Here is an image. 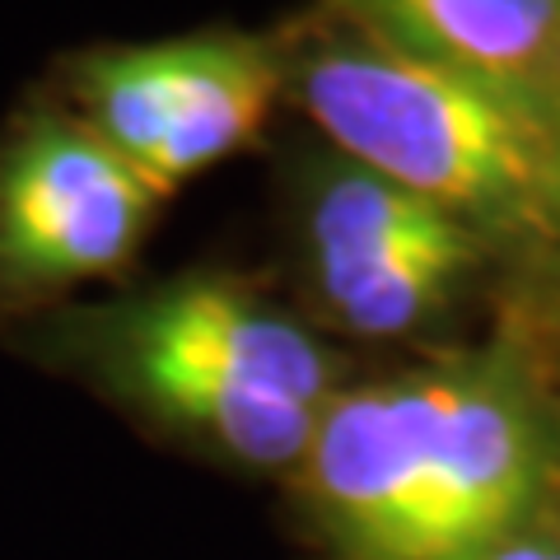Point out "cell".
<instances>
[{
    "mask_svg": "<svg viewBox=\"0 0 560 560\" xmlns=\"http://www.w3.org/2000/svg\"><path fill=\"white\" fill-rule=\"evenodd\" d=\"M160 201L84 117H33L0 150V280L57 290L113 276L136 257Z\"/></svg>",
    "mask_w": 560,
    "mask_h": 560,
    "instance_id": "3957f363",
    "label": "cell"
},
{
    "mask_svg": "<svg viewBox=\"0 0 560 560\" xmlns=\"http://www.w3.org/2000/svg\"><path fill=\"white\" fill-rule=\"evenodd\" d=\"M467 267L471 224H453V230L425 238L420 248L393 257L388 267L355 280L337 300H327V308L341 327L360 331V337H401L448 300V290L458 285Z\"/></svg>",
    "mask_w": 560,
    "mask_h": 560,
    "instance_id": "ba28073f",
    "label": "cell"
},
{
    "mask_svg": "<svg viewBox=\"0 0 560 560\" xmlns=\"http://www.w3.org/2000/svg\"><path fill=\"white\" fill-rule=\"evenodd\" d=\"M467 224L448 215L434 201L397 187L378 173L350 164V160H323L313 173L308 201H304V238L313 261V285L323 304L337 300L355 280L388 267L393 257L420 248L425 238Z\"/></svg>",
    "mask_w": 560,
    "mask_h": 560,
    "instance_id": "8992f818",
    "label": "cell"
},
{
    "mask_svg": "<svg viewBox=\"0 0 560 560\" xmlns=\"http://www.w3.org/2000/svg\"><path fill=\"white\" fill-rule=\"evenodd\" d=\"M547 127H551V183H547V215L560 220V51L547 80Z\"/></svg>",
    "mask_w": 560,
    "mask_h": 560,
    "instance_id": "9c48e42d",
    "label": "cell"
},
{
    "mask_svg": "<svg viewBox=\"0 0 560 560\" xmlns=\"http://www.w3.org/2000/svg\"><path fill=\"white\" fill-rule=\"evenodd\" d=\"M220 47L224 33L90 51L75 66V94L84 121L131 168H140L183 121L187 103L197 98L201 80L210 75V66L220 61Z\"/></svg>",
    "mask_w": 560,
    "mask_h": 560,
    "instance_id": "52a82bcc",
    "label": "cell"
},
{
    "mask_svg": "<svg viewBox=\"0 0 560 560\" xmlns=\"http://www.w3.org/2000/svg\"><path fill=\"white\" fill-rule=\"evenodd\" d=\"M285 94L341 160L467 224L547 215V108L350 28L285 51Z\"/></svg>",
    "mask_w": 560,
    "mask_h": 560,
    "instance_id": "6da1fadb",
    "label": "cell"
},
{
    "mask_svg": "<svg viewBox=\"0 0 560 560\" xmlns=\"http://www.w3.org/2000/svg\"><path fill=\"white\" fill-rule=\"evenodd\" d=\"M304 481L346 560H444L453 364L331 397L304 453Z\"/></svg>",
    "mask_w": 560,
    "mask_h": 560,
    "instance_id": "7a4b0ae2",
    "label": "cell"
},
{
    "mask_svg": "<svg viewBox=\"0 0 560 560\" xmlns=\"http://www.w3.org/2000/svg\"><path fill=\"white\" fill-rule=\"evenodd\" d=\"M477 560H560V537L523 528V533H514L510 541H500V547H490Z\"/></svg>",
    "mask_w": 560,
    "mask_h": 560,
    "instance_id": "30bf717a",
    "label": "cell"
},
{
    "mask_svg": "<svg viewBox=\"0 0 560 560\" xmlns=\"http://www.w3.org/2000/svg\"><path fill=\"white\" fill-rule=\"evenodd\" d=\"M350 28L547 108L560 0H337Z\"/></svg>",
    "mask_w": 560,
    "mask_h": 560,
    "instance_id": "5b68a950",
    "label": "cell"
},
{
    "mask_svg": "<svg viewBox=\"0 0 560 560\" xmlns=\"http://www.w3.org/2000/svg\"><path fill=\"white\" fill-rule=\"evenodd\" d=\"M103 360L168 364L243 388L276 393L304 407L331 401V360L294 318L224 280H183L164 294L136 300L108 318Z\"/></svg>",
    "mask_w": 560,
    "mask_h": 560,
    "instance_id": "277c9868",
    "label": "cell"
}]
</instances>
